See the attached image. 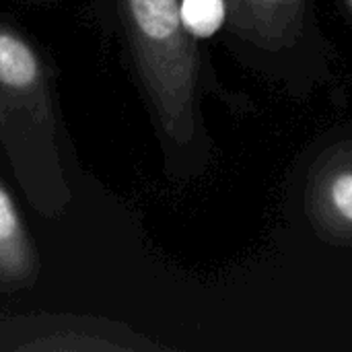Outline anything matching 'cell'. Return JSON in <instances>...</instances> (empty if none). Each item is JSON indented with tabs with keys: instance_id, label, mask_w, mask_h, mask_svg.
<instances>
[{
	"instance_id": "obj_3",
	"label": "cell",
	"mask_w": 352,
	"mask_h": 352,
	"mask_svg": "<svg viewBox=\"0 0 352 352\" xmlns=\"http://www.w3.org/2000/svg\"><path fill=\"white\" fill-rule=\"evenodd\" d=\"M225 27L241 54L270 80L307 91L328 76L316 0H223Z\"/></svg>"
},
{
	"instance_id": "obj_4",
	"label": "cell",
	"mask_w": 352,
	"mask_h": 352,
	"mask_svg": "<svg viewBox=\"0 0 352 352\" xmlns=\"http://www.w3.org/2000/svg\"><path fill=\"white\" fill-rule=\"evenodd\" d=\"M39 276V256L16 204L0 182V291L31 287Z\"/></svg>"
},
{
	"instance_id": "obj_5",
	"label": "cell",
	"mask_w": 352,
	"mask_h": 352,
	"mask_svg": "<svg viewBox=\"0 0 352 352\" xmlns=\"http://www.w3.org/2000/svg\"><path fill=\"white\" fill-rule=\"evenodd\" d=\"M225 16L223 0H182V21L196 39L212 37L225 27Z\"/></svg>"
},
{
	"instance_id": "obj_6",
	"label": "cell",
	"mask_w": 352,
	"mask_h": 352,
	"mask_svg": "<svg viewBox=\"0 0 352 352\" xmlns=\"http://www.w3.org/2000/svg\"><path fill=\"white\" fill-rule=\"evenodd\" d=\"M324 204L330 214L352 229V167L332 173L326 182Z\"/></svg>"
},
{
	"instance_id": "obj_2",
	"label": "cell",
	"mask_w": 352,
	"mask_h": 352,
	"mask_svg": "<svg viewBox=\"0 0 352 352\" xmlns=\"http://www.w3.org/2000/svg\"><path fill=\"white\" fill-rule=\"evenodd\" d=\"M0 140L29 200L56 214L70 200L56 148L50 72L33 43L0 21Z\"/></svg>"
},
{
	"instance_id": "obj_1",
	"label": "cell",
	"mask_w": 352,
	"mask_h": 352,
	"mask_svg": "<svg viewBox=\"0 0 352 352\" xmlns=\"http://www.w3.org/2000/svg\"><path fill=\"white\" fill-rule=\"evenodd\" d=\"M140 85L161 136L177 153L208 155L200 113L204 64L182 21V0H118Z\"/></svg>"
},
{
	"instance_id": "obj_7",
	"label": "cell",
	"mask_w": 352,
	"mask_h": 352,
	"mask_svg": "<svg viewBox=\"0 0 352 352\" xmlns=\"http://www.w3.org/2000/svg\"><path fill=\"white\" fill-rule=\"evenodd\" d=\"M342 4H344V8H346V12H349L352 21V0H342Z\"/></svg>"
}]
</instances>
